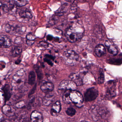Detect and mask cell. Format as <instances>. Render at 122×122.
Listing matches in <instances>:
<instances>
[{
    "label": "cell",
    "mask_w": 122,
    "mask_h": 122,
    "mask_svg": "<svg viewBox=\"0 0 122 122\" xmlns=\"http://www.w3.org/2000/svg\"><path fill=\"white\" fill-rule=\"evenodd\" d=\"M1 16V13L0 12V16Z\"/></svg>",
    "instance_id": "b9f144b4"
},
{
    "label": "cell",
    "mask_w": 122,
    "mask_h": 122,
    "mask_svg": "<svg viewBox=\"0 0 122 122\" xmlns=\"http://www.w3.org/2000/svg\"><path fill=\"white\" fill-rule=\"evenodd\" d=\"M93 114L99 115L102 119H107L110 116V112L107 108L105 107H99L96 106Z\"/></svg>",
    "instance_id": "52a82bcc"
},
{
    "label": "cell",
    "mask_w": 122,
    "mask_h": 122,
    "mask_svg": "<svg viewBox=\"0 0 122 122\" xmlns=\"http://www.w3.org/2000/svg\"><path fill=\"white\" fill-rule=\"evenodd\" d=\"M54 99V96L52 95L48 94L44 97L43 103L45 106H49L51 105Z\"/></svg>",
    "instance_id": "d6986e66"
},
{
    "label": "cell",
    "mask_w": 122,
    "mask_h": 122,
    "mask_svg": "<svg viewBox=\"0 0 122 122\" xmlns=\"http://www.w3.org/2000/svg\"><path fill=\"white\" fill-rule=\"evenodd\" d=\"M61 110V105L59 101L56 102L52 106L51 110V114L52 116L56 117L60 112Z\"/></svg>",
    "instance_id": "ac0fdd59"
},
{
    "label": "cell",
    "mask_w": 122,
    "mask_h": 122,
    "mask_svg": "<svg viewBox=\"0 0 122 122\" xmlns=\"http://www.w3.org/2000/svg\"><path fill=\"white\" fill-rule=\"evenodd\" d=\"M1 89L3 92V96L4 97V102L6 103L11 97L12 95L11 89L8 84H5L2 87Z\"/></svg>",
    "instance_id": "9c48e42d"
},
{
    "label": "cell",
    "mask_w": 122,
    "mask_h": 122,
    "mask_svg": "<svg viewBox=\"0 0 122 122\" xmlns=\"http://www.w3.org/2000/svg\"><path fill=\"white\" fill-rule=\"evenodd\" d=\"M27 40L29 41H34L35 39L36 38V36H34L33 34L31 33H29L27 34L26 37Z\"/></svg>",
    "instance_id": "d6a6232c"
},
{
    "label": "cell",
    "mask_w": 122,
    "mask_h": 122,
    "mask_svg": "<svg viewBox=\"0 0 122 122\" xmlns=\"http://www.w3.org/2000/svg\"><path fill=\"white\" fill-rule=\"evenodd\" d=\"M105 75L104 71L102 69H100L99 70V75L97 79V82L99 84H103L104 82Z\"/></svg>",
    "instance_id": "484cf974"
},
{
    "label": "cell",
    "mask_w": 122,
    "mask_h": 122,
    "mask_svg": "<svg viewBox=\"0 0 122 122\" xmlns=\"http://www.w3.org/2000/svg\"><path fill=\"white\" fill-rule=\"evenodd\" d=\"M5 30L7 33H10L15 31V28L9 24H7L5 26Z\"/></svg>",
    "instance_id": "f546056e"
},
{
    "label": "cell",
    "mask_w": 122,
    "mask_h": 122,
    "mask_svg": "<svg viewBox=\"0 0 122 122\" xmlns=\"http://www.w3.org/2000/svg\"><path fill=\"white\" fill-rule=\"evenodd\" d=\"M64 56L67 60L74 61H78L79 60L78 54L73 50H68L65 51L64 52Z\"/></svg>",
    "instance_id": "ba28073f"
},
{
    "label": "cell",
    "mask_w": 122,
    "mask_h": 122,
    "mask_svg": "<svg viewBox=\"0 0 122 122\" xmlns=\"http://www.w3.org/2000/svg\"><path fill=\"white\" fill-rule=\"evenodd\" d=\"M31 122H43V117L42 115L38 111H34L31 113L30 116Z\"/></svg>",
    "instance_id": "2e32d148"
},
{
    "label": "cell",
    "mask_w": 122,
    "mask_h": 122,
    "mask_svg": "<svg viewBox=\"0 0 122 122\" xmlns=\"http://www.w3.org/2000/svg\"><path fill=\"white\" fill-rule=\"evenodd\" d=\"M3 3L1 1H0V9L1 8V7H2V5H3Z\"/></svg>",
    "instance_id": "ab89813d"
},
{
    "label": "cell",
    "mask_w": 122,
    "mask_h": 122,
    "mask_svg": "<svg viewBox=\"0 0 122 122\" xmlns=\"http://www.w3.org/2000/svg\"><path fill=\"white\" fill-rule=\"evenodd\" d=\"M22 51V48L21 47L14 46L12 48L10 53L11 56L15 57L19 56Z\"/></svg>",
    "instance_id": "ffe728a7"
},
{
    "label": "cell",
    "mask_w": 122,
    "mask_h": 122,
    "mask_svg": "<svg viewBox=\"0 0 122 122\" xmlns=\"http://www.w3.org/2000/svg\"><path fill=\"white\" fill-rule=\"evenodd\" d=\"M10 39L5 36H0V48H8L11 45Z\"/></svg>",
    "instance_id": "7c38bea8"
},
{
    "label": "cell",
    "mask_w": 122,
    "mask_h": 122,
    "mask_svg": "<svg viewBox=\"0 0 122 122\" xmlns=\"http://www.w3.org/2000/svg\"><path fill=\"white\" fill-rule=\"evenodd\" d=\"M16 107L18 108H22L25 105H24V102L21 101L19 102L16 104Z\"/></svg>",
    "instance_id": "836d02e7"
},
{
    "label": "cell",
    "mask_w": 122,
    "mask_h": 122,
    "mask_svg": "<svg viewBox=\"0 0 122 122\" xmlns=\"http://www.w3.org/2000/svg\"><path fill=\"white\" fill-rule=\"evenodd\" d=\"M81 122H87V121H85V120H83V121H81Z\"/></svg>",
    "instance_id": "60d3db41"
},
{
    "label": "cell",
    "mask_w": 122,
    "mask_h": 122,
    "mask_svg": "<svg viewBox=\"0 0 122 122\" xmlns=\"http://www.w3.org/2000/svg\"><path fill=\"white\" fill-rule=\"evenodd\" d=\"M9 2L14 6L18 7H21L25 5L28 3L27 0H10Z\"/></svg>",
    "instance_id": "44dd1931"
},
{
    "label": "cell",
    "mask_w": 122,
    "mask_h": 122,
    "mask_svg": "<svg viewBox=\"0 0 122 122\" xmlns=\"http://www.w3.org/2000/svg\"><path fill=\"white\" fill-rule=\"evenodd\" d=\"M53 36L51 35H49L47 36L46 38H47V40L48 41H51L53 39Z\"/></svg>",
    "instance_id": "74e56055"
},
{
    "label": "cell",
    "mask_w": 122,
    "mask_h": 122,
    "mask_svg": "<svg viewBox=\"0 0 122 122\" xmlns=\"http://www.w3.org/2000/svg\"><path fill=\"white\" fill-rule=\"evenodd\" d=\"M95 53L98 57H100L105 55L106 53V49L105 47L102 44L97 45L95 49Z\"/></svg>",
    "instance_id": "9a60e30c"
},
{
    "label": "cell",
    "mask_w": 122,
    "mask_h": 122,
    "mask_svg": "<svg viewBox=\"0 0 122 122\" xmlns=\"http://www.w3.org/2000/svg\"><path fill=\"white\" fill-rule=\"evenodd\" d=\"M116 82L114 80H110L107 82L105 91V96L107 98L111 99L116 96Z\"/></svg>",
    "instance_id": "277c9868"
},
{
    "label": "cell",
    "mask_w": 122,
    "mask_h": 122,
    "mask_svg": "<svg viewBox=\"0 0 122 122\" xmlns=\"http://www.w3.org/2000/svg\"><path fill=\"white\" fill-rule=\"evenodd\" d=\"M99 95L98 90L95 87L87 89L84 94V98L86 102L92 101L95 100Z\"/></svg>",
    "instance_id": "8992f818"
},
{
    "label": "cell",
    "mask_w": 122,
    "mask_h": 122,
    "mask_svg": "<svg viewBox=\"0 0 122 122\" xmlns=\"http://www.w3.org/2000/svg\"><path fill=\"white\" fill-rule=\"evenodd\" d=\"M26 42L27 45H28V46H31L34 43V41H31L27 40L26 41Z\"/></svg>",
    "instance_id": "8d00e7d4"
},
{
    "label": "cell",
    "mask_w": 122,
    "mask_h": 122,
    "mask_svg": "<svg viewBox=\"0 0 122 122\" xmlns=\"http://www.w3.org/2000/svg\"><path fill=\"white\" fill-rule=\"evenodd\" d=\"M19 14L21 18L26 19H30L33 17L31 11L27 8H21L19 10Z\"/></svg>",
    "instance_id": "5bb4252c"
},
{
    "label": "cell",
    "mask_w": 122,
    "mask_h": 122,
    "mask_svg": "<svg viewBox=\"0 0 122 122\" xmlns=\"http://www.w3.org/2000/svg\"><path fill=\"white\" fill-rule=\"evenodd\" d=\"M27 112L26 111L21 112L17 116L15 122H23L24 120L25 119L27 115Z\"/></svg>",
    "instance_id": "cb8c5ba5"
},
{
    "label": "cell",
    "mask_w": 122,
    "mask_h": 122,
    "mask_svg": "<svg viewBox=\"0 0 122 122\" xmlns=\"http://www.w3.org/2000/svg\"><path fill=\"white\" fill-rule=\"evenodd\" d=\"M77 85L71 80H64L62 81L59 86V91L63 92L66 90H75L76 89Z\"/></svg>",
    "instance_id": "5b68a950"
},
{
    "label": "cell",
    "mask_w": 122,
    "mask_h": 122,
    "mask_svg": "<svg viewBox=\"0 0 122 122\" xmlns=\"http://www.w3.org/2000/svg\"><path fill=\"white\" fill-rule=\"evenodd\" d=\"M76 110L72 107H69L66 111V113L68 116L73 117L76 114Z\"/></svg>",
    "instance_id": "4dcf8cb0"
},
{
    "label": "cell",
    "mask_w": 122,
    "mask_h": 122,
    "mask_svg": "<svg viewBox=\"0 0 122 122\" xmlns=\"http://www.w3.org/2000/svg\"><path fill=\"white\" fill-rule=\"evenodd\" d=\"M2 112L6 116L8 117H11L15 115V109L9 105L5 104L3 106L2 108Z\"/></svg>",
    "instance_id": "8fae6325"
},
{
    "label": "cell",
    "mask_w": 122,
    "mask_h": 122,
    "mask_svg": "<svg viewBox=\"0 0 122 122\" xmlns=\"http://www.w3.org/2000/svg\"><path fill=\"white\" fill-rule=\"evenodd\" d=\"M25 81L24 71L23 69H20L14 76L11 81V86L14 89H19L23 86Z\"/></svg>",
    "instance_id": "3957f363"
},
{
    "label": "cell",
    "mask_w": 122,
    "mask_h": 122,
    "mask_svg": "<svg viewBox=\"0 0 122 122\" xmlns=\"http://www.w3.org/2000/svg\"><path fill=\"white\" fill-rule=\"evenodd\" d=\"M36 75L35 72L31 71L29 73L28 77V83L30 85H33L35 83Z\"/></svg>",
    "instance_id": "d4e9b609"
},
{
    "label": "cell",
    "mask_w": 122,
    "mask_h": 122,
    "mask_svg": "<svg viewBox=\"0 0 122 122\" xmlns=\"http://www.w3.org/2000/svg\"><path fill=\"white\" fill-rule=\"evenodd\" d=\"M72 81L74 82L77 86H81L82 84V81L81 76L77 73H72L69 76Z\"/></svg>",
    "instance_id": "e0dca14e"
},
{
    "label": "cell",
    "mask_w": 122,
    "mask_h": 122,
    "mask_svg": "<svg viewBox=\"0 0 122 122\" xmlns=\"http://www.w3.org/2000/svg\"><path fill=\"white\" fill-rule=\"evenodd\" d=\"M23 122H30L28 119H25Z\"/></svg>",
    "instance_id": "f35d334b"
},
{
    "label": "cell",
    "mask_w": 122,
    "mask_h": 122,
    "mask_svg": "<svg viewBox=\"0 0 122 122\" xmlns=\"http://www.w3.org/2000/svg\"><path fill=\"white\" fill-rule=\"evenodd\" d=\"M35 101H36V98L35 97L33 96L31 97L29 101V102L28 104V106H27V108L28 110H30L32 109L33 107L34 106L35 104Z\"/></svg>",
    "instance_id": "f1b7e54d"
},
{
    "label": "cell",
    "mask_w": 122,
    "mask_h": 122,
    "mask_svg": "<svg viewBox=\"0 0 122 122\" xmlns=\"http://www.w3.org/2000/svg\"><path fill=\"white\" fill-rule=\"evenodd\" d=\"M54 57L52 55L49 54H46L44 56V61L45 62L47 63L50 66H52L53 65V61L54 60Z\"/></svg>",
    "instance_id": "603a6c76"
},
{
    "label": "cell",
    "mask_w": 122,
    "mask_h": 122,
    "mask_svg": "<svg viewBox=\"0 0 122 122\" xmlns=\"http://www.w3.org/2000/svg\"><path fill=\"white\" fill-rule=\"evenodd\" d=\"M105 46L107 49L108 52L112 54L113 56H117L118 53V50L117 48V47L115 46L114 44H112L111 42L109 40H107L105 42Z\"/></svg>",
    "instance_id": "30bf717a"
},
{
    "label": "cell",
    "mask_w": 122,
    "mask_h": 122,
    "mask_svg": "<svg viewBox=\"0 0 122 122\" xmlns=\"http://www.w3.org/2000/svg\"><path fill=\"white\" fill-rule=\"evenodd\" d=\"M84 35V29L80 25L72 24L67 29L65 36L71 43H75L82 38Z\"/></svg>",
    "instance_id": "7a4b0ae2"
},
{
    "label": "cell",
    "mask_w": 122,
    "mask_h": 122,
    "mask_svg": "<svg viewBox=\"0 0 122 122\" xmlns=\"http://www.w3.org/2000/svg\"><path fill=\"white\" fill-rule=\"evenodd\" d=\"M15 28V31L16 32L20 34H23L25 32V27L23 26H16Z\"/></svg>",
    "instance_id": "83f0119b"
},
{
    "label": "cell",
    "mask_w": 122,
    "mask_h": 122,
    "mask_svg": "<svg viewBox=\"0 0 122 122\" xmlns=\"http://www.w3.org/2000/svg\"><path fill=\"white\" fill-rule=\"evenodd\" d=\"M47 43H48L45 41H41L39 43V45L41 47L46 48L48 46V44Z\"/></svg>",
    "instance_id": "e575fe53"
},
{
    "label": "cell",
    "mask_w": 122,
    "mask_h": 122,
    "mask_svg": "<svg viewBox=\"0 0 122 122\" xmlns=\"http://www.w3.org/2000/svg\"><path fill=\"white\" fill-rule=\"evenodd\" d=\"M54 86L53 83L49 82H45L43 83L41 86V90L42 91L46 93L51 92L53 90Z\"/></svg>",
    "instance_id": "4fadbf2b"
},
{
    "label": "cell",
    "mask_w": 122,
    "mask_h": 122,
    "mask_svg": "<svg viewBox=\"0 0 122 122\" xmlns=\"http://www.w3.org/2000/svg\"><path fill=\"white\" fill-rule=\"evenodd\" d=\"M36 85H35L34 87L31 90L30 92H29V94L28 95V97H29L30 96H31L34 93V92H35V91H36Z\"/></svg>",
    "instance_id": "d590c367"
},
{
    "label": "cell",
    "mask_w": 122,
    "mask_h": 122,
    "mask_svg": "<svg viewBox=\"0 0 122 122\" xmlns=\"http://www.w3.org/2000/svg\"><path fill=\"white\" fill-rule=\"evenodd\" d=\"M108 64L115 65H120L122 64V59L120 58H111L107 60Z\"/></svg>",
    "instance_id": "7402d4cb"
},
{
    "label": "cell",
    "mask_w": 122,
    "mask_h": 122,
    "mask_svg": "<svg viewBox=\"0 0 122 122\" xmlns=\"http://www.w3.org/2000/svg\"><path fill=\"white\" fill-rule=\"evenodd\" d=\"M14 42L17 44H21L23 43V38L20 37H18L15 39Z\"/></svg>",
    "instance_id": "1f68e13d"
},
{
    "label": "cell",
    "mask_w": 122,
    "mask_h": 122,
    "mask_svg": "<svg viewBox=\"0 0 122 122\" xmlns=\"http://www.w3.org/2000/svg\"><path fill=\"white\" fill-rule=\"evenodd\" d=\"M34 68L39 79L41 80L43 78V74L41 67L38 65H36L34 66Z\"/></svg>",
    "instance_id": "4316f807"
},
{
    "label": "cell",
    "mask_w": 122,
    "mask_h": 122,
    "mask_svg": "<svg viewBox=\"0 0 122 122\" xmlns=\"http://www.w3.org/2000/svg\"><path fill=\"white\" fill-rule=\"evenodd\" d=\"M62 100L65 104L72 103L77 107L81 106L84 99L82 95L76 90H66L63 93Z\"/></svg>",
    "instance_id": "6da1fadb"
}]
</instances>
